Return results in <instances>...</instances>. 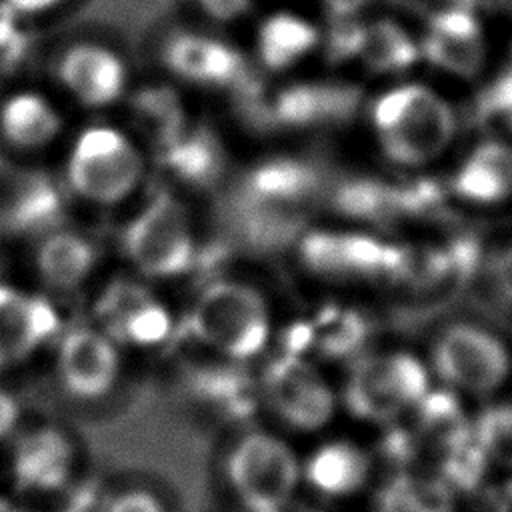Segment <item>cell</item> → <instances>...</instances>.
I'll return each instance as SVG.
<instances>
[{
	"label": "cell",
	"mask_w": 512,
	"mask_h": 512,
	"mask_svg": "<svg viewBox=\"0 0 512 512\" xmlns=\"http://www.w3.org/2000/svg\"><path fill=\"white\" fill-rule=\"evenodd\" d=\"M152 174L140 138L120 124L94 120L66 142L58 178L70 198L92 210L130 208Z\"/></svg>",
	"instance_id": "1"
},
{
	"label": "cell",
	"mask_w": 512,
	"mask_h": 512,
	"mask_svg": "<svg viewBox=\"0 0 512 512\" xmlns=\"http://www.w3.org/2000/svg\"><path fill=\"white\" fill-rule=\"evenodd\" d=\"M118 252L126 272L156 286L188 276L200 258V232L188 200L166 186L144 192L120 224Z\"/></svg>",
	"instance_id": "2"
},
{
	"label": "cell",
	"mask_w": 512,
	"mask_h": 512,
	"mask_svg": "<svg viewBox=\"0 0 512 512\" xmlns=\"http://www.w3.org/2000/svg\"><path fill=\"white\" fill-rule=\"evenodd\" d=\"M186 328L204 354L246 366L268 352L274 310L268 296L250 280L216 276L192 298Z\"/></svg>",
	"instance_id": "3"
},
{
	"label": "cell",
	"mask_w": 512,
	"mask_h": 512,
	"mask_svg": "<svg viewBox=\"0 0 512 512\" xmlns=\"http://www.w3.org/2000/svg\"><path fill=\"white\" fill-rule=\"evenodd\" d=\"M370 122L380 152L402 168L436 162L456 136V116L448 102L420 84L398 86L378 96Z\"/></svg>",
	"instance_id": "4"
},
{
	"label": "cell",
	"mask_w": 512,
	"mask_h": 512,
	"mask_svg": "<svg viewBox=\"0 0 512 512\" xmlns=\"http://www.w3.org/2000/svg\"><path fill=\"white\" fill-rule=\"evenodd\" d=\"M222 476L248 512H276L284 510L302 484V458L278 432L250 426L228 442Z\"/></svg>",
	"instance_id": "5"
},
{
	"label": "cell",
	"mask_w": 512,
	"mask_h": 512,
	"mask_svg": "<svg viewBox=\"0 0 512 512\" xmlns=\"http://www.w3.org/2000/svg\"><path fill=\"white\" fill-rule=\"evenodd\" d=\"M88 322L124 354H148L172 342L178 316L156 284L124 272L94 284Z\"/></svg>",
	"instance_id": "6"
},
{
	"label": "cell",
	"mask_w": 512,
	"mask_h": 512,
	"mask_svg": "<svg viewBox=\"0 0 512 512\" xmlns=\"http://www.w3.org/2000/svg\"><path fill=\"white\" fill-rule=\"evenodd\" d=\"M428 392V364L410 352L388 350L354 362L338 398L362 422L388 424L414 410Z\"/></svg>",
	"instance_id": "7"
},
{
	"label": "cell",
	"mask_w": 512,
	"mask_h": 512,
	"mask_svg": "<svg viewBox=\"0 0 512 512\" xmlns=\"http://www.w3.org/2000/svg\"><path fill=\"white\" fill-rule=\"evenodd\" d=\"M256 398L276 422L296 432H318L338 408V394L304 354L286 350L268 356L258 372Z\"/></svg>",
	"instance_id": "8"
},
{
	"label": "cell",
	"mask_w": 512,
	"mask_h": 512,
	"mask_svg": "<svg viewBox=\"0 0 512 512\" xmlns=\"http://www.w3.org/2000/svg\"><path fill=\"white\" fill-rule=\"evenodd\" d=\"M428 370L448 390L482 398L508 382L512 354L492 330L474 322H456L436 336Z\"/></svg>",
	"instance_id": "9"
},
{
	"label": "cell",
	"mask_w": 512,
	"mask_h": 512,
	"mask_svg": "<svg viewBox=\"0 0 512 512\" xmlns=\"http://www.w3.org/2000/svg\"><path fill=\"white\" fill-rule=\"evenodd\" d=\"M4 448L10 484L26 496H52L66 490L84 456L76 434L50 420L20 424Z\"/></svg>",
	"instance_id": "10"
},
{
	"label": "cell",
	"mask_w": 512,
	"mask_h": 512,
	"mask_svg": "<svg viewBox=\"0 0 512 512\" xmlns=\"http://www.w3.org/2000/svg\"><path fill=\"white\" fill-rule=\"evenodd\" d=\"M126 354L92 322L62 328L52 342V376L76 404L104 402L122 382Z\"/></svg>",
	"instance_id": "11"
},
{
	"label": "cell",
	"mask_w": 512,
	"mask_h": 512,
	"mask_svg": "<svg viewBox=\"0 0 512 512\" xmlns=\"http://www.w3.org/2000/svg\"><path fill=\"white\" fill-rule=\"evenodd\" d=\"M150 166L164 180L162 186L188 198L218 188L230 174L232 164L222 140L206 128H170L148 150Z\"/></svg>",
	"instance_id": "12"
},
{
	"label": "cell",
	"mask_w": 512,
	"mask_h": 512,
	"mask_svg": "<svg viewBox=\"0 0 512 512\" xmlns=\"http://www.w3.org/2000/svg\"><path fill=\"white\" fill-rule=\"evenodd\" d=\"M100 268L102 248L84 230L62 224L30 240V272L36 290L52 300L94 288Z\"/></svg>",
	"instance_id": "13"
},
{
	"label": "cell",
	"mask_w": 512,
	"mask_h": 512,
	"mask_svg": "<svg viewBox=\"0 0 512 512\" xmlns=\"http://www.w3.org/2000/svg\"><path fill=\"white\" fill-rule=\"evenodd\" d=\"M62 330L52 298L20 286L0 284V370H12L52 344Z\"/></svg>",
	"instance_id": "14"
},
{
	"label": "cell",
	"mask_w": 512,
	"mask_h": 512,
	"mask_svg": "<svg viewBox=\"0 0 512 512\" xmlns=\"http://www.w3.org/2000/svg\"><path fill=\"white\" fill-rule=\"evenodd\" d=\"M56 76L70 100L94 112L116 106L130 82L128 64L114 48L86 40L60 54Z\"/></svg>",
	"instance_id": "15"
},
{
	"label": "cell",
	"mask_w": 512,
	"mask_h": 512,
	"mask_svg": "<svg viewBox=\"0 0 512 512\" xmlns=\"http://www.w3.org/2000/svg\"><path fill=\"white\" fill-rule=\"evenodd\" d=\"M70 198L58 178L34 170L16 174L0 188L2 236L34 240L40 234L66 224Z\"/></svg>",
	"instance_id": "16"
},
{
	"label": "cell",
	"mask_w": 512,
	"mask_h": 512,
	"mask_svg": "<svg viewBox=\"0 0 512 512\" xmlns=\"http://www.w3.org/2000/svg\"><path fill=\"white\" fill-rule=\"evenodd\" d=\"M66 118L42 90L16 88L0 98V144L16 156H38L62 140Z\"/></svg>",
	"instance_id": "17"
},
{
	"label": "cell",
	"mask_w": 512,
	"mask_h": 512,
	"mask_svg": "<svg viewBox=\"0 0 512 512\" xmlns=\"http://www.w3.org/2000/svg\"><path fill=\"white\" fill-rule=\"evenodd\" d=\"M456 196L476 206H498L512 200V144L478 142L452 174Z\"/></svg>",
	"instance_id": "18"
},
{
	"label": "cell",
	"mask_w": 512,
	"mask_h": 512,
	"mask_svg": "<svg viewBox=\"0 0 512 512\" xmlns=\"http://www.w3.org/2000/svg\"><path fill=\"white\" fill-rule=\"evenodd\" d=\"M424 56L456 76H474L484 60L480 28L468 8H448L430 18Z\"/></svg>",
	"instance_id": "19"
},
{
	"label": "cell",
	"mask_w": 512,
	"mask_h": 512,
	"mask_svg": "<svg viewBox=\"0 0 512 512\" xmlns=\"http://www.w3.org/2000/svg\"><path fill=\"white\" fill-rule=\"evenodd\" d=\"M372 474V460L350 440L318 444L302 460V482L326 498H348L360 492Z\"/></svg>",
	"instance_id": "20"
},
{
	"label": "cell",
	"mask_w": 512,
	"mask_h": 512,
	"mask_svg": "<svg viewBox=\"0 0 512 512\" xmlns=\"http://www.w3.org/2000/svg\"><path fill=\"white\" fill-rule=\"evenodd\" d=\"M378 512H456L452 486L434 474L400 472L376 496Z\"/></svg>",
	"instance_id": "21"
},
{
	"label": "cell",
	"mask_w": 512,
	"mask_h": 512,
	"mask_svg": "<svg viewBox=\"0 0 512 512\" xmlns=\"http://www.w3.org/2000/svg\"><path fill=\"white\" fill-rule=\"evenodd\" d=\"M318 40L316 28L300 16L280 12L268 16L258 28V56L270 70H284L306 56Z\"/></svg>",
	"instance_id": "22"
},
{
	"label": "cell",
	"mask_w": 512,
	"mask_h": 512,
	"mask_svg": "<svg viewBox=\"0 0 512 512\" xmlns=\"http://www.w3.org/2000/svg\"><path fill=\"white\" fill-rule=\"evenodd\" d=\"M170 64L182 78L204 86L228 84L238 70V58L230 48L198 36L176 40L172 44Z\"/></svg>",
	"instance_id": "23"
},
{
	"label": "cell",
	"mask_w": 512,
	"mask_h": 512,
	"mask_svg": "<svg viewBox=\"0 0 512 512\" xmlns=\"http://www.w3.org/2000/svg\"><path fill=\"white\" fill-rule=\"evenodd\" d=\"M360 54L374 70H402L416 60L418 50L402 28L382 20L366 26Z\"/></svg>",
	"instance_id": "24"
},
{
	"label": "cell",
	"mask_w": 512,
	"mask_h": 512,
	"mask_svg": "<svg viewBox=\"0 0 512 512\" xmlns=\"http://www.w3.org/2000/svg\"><path fill=\"white\" fill-rule=\"evenodd\" d=\"M366 36V26L350 16H334L326 38V54L330 60H348L362 52Z\"/></svg>",
	"instance_id": "25"
},
{
	"label": "cell",
	"mask_w": 512,
	"mask_h": 512,
	"mask_svg": "<svg viewBox=\"0 0 512 512\" xmlns=\"http://www.w3.org/2000/svg\"><path fill=\"white\" fill-rule=\"evenodd\" d=\"M102 512H168V506L152 488L128 484L106 498Z\"/></svg>",
	"instance_id": "26"
},
{
	"label": "cell",
	"mask_w": 512,
	"mask_h": 512,
	"mask_svg": "<svg viewBox=\"0 0 512 512\" xmlns=\"http://www.w3.org/2000/svg\"><path fill=\"white\" fill-rule=\"evenodd\" d=\"M198 6L218 22H232L240 18L252 4V0H196Z\"/></svg>",
	"instance_id": "27"
},
{
	"label": "cell",
	"mask_w": 512,
	"mask_h": 512,
	"mask_svg": "<svg viewBox=\"0 0 512 512\" xmlns=\"http://www.w3.org/2000/svg\"><path fill=\"white\" fill-rule=\"evenodd\" d=\"M20 426V410L10 392L0 388V442L4 444Z\"/></svg>",
	"instance_id": "28"
},
{
	"label": "cell",
	"mask_w": 512,
	"mask_h": 512,
	"mask_svg": "<svg viewBox=\"0 0 512 512\" xmlns=\"http://www.w3.org/2000/svg\"><path fill=\"white\" fill-rule=\"evenodd\" d=\"M18 16H40L60 8L66 0H2Z\"/></svg>",
	"instance_id": "29"
},
{
	"label": "cell",
	"mask_w": 512,
	"mask_h": 512,
	"mask_svg": "<svg viewBox=\"0 0 512 512\" xmlns=\"http://www.w3.org/2000/svg\"><path fill=\"white\" fill-rule=\"evenodd\" d=\"M394 2L400 6H406L410 10H418V12L430 10L432 16L442 10H448V8H468L462 0H394Z\"/></svg>",
	"instance_id": "30"
},
{
	"label": "cell",
	"mask_w": 512,
	"mask_h": 512,
	"mask_svg": "<svg viewBox=\"0 0 512 512\" xmlns=\"http://www.w3.org/2000/svg\"><path fill=\"white\" fill-rule=\"evenodd\" d=\"M334 16H352L368 0H324Z\"/></svg>",
	"instance_id": "31"
},
{
	"label": "cell",
	"mask_w": 512,
	"mask_h": 512,
	"mask_svg": "<svg viewBox=\"0 0 512 512\" xmlns=\"http://www.w3.org/2000/svg\"><path fill=\"white\" fill-rule=\"evenodd\" d=\"M506 10H510L512 12V0H498Z\"/></svg>",
	"instance_id": "32"
},
{
	"label": "cell",
	"mask_w": 512,
	"mask_h": 512,
	"mask_svg": "<svg viewBox=\"0 0 512 512\" xmlns=\"http://www.w3.org/2000/svg\"><path fill=\"white\" fill-rule=\"evenodd\" d=\"M12 512H42V510H34V508H18V510H12Z\"/></svg>",
	"instance_id": "33"
},
{
	"label": "cell",
	"mask_w": 512,
	"mask_h": 512,
	"mask_svg": "<svg viewBox=\"0 0 512 512\" xmlns=\"http://www.w3.org/2000/svg\"><path fill=\"white\" fill-rule=\"evenodd\" d=\"M0 238H2V228H0Z\"/></svg>",
	"instance_id": "34"
},
{
	"label": "cell",
	"mask_w": 512,
	"mask_h": 512,
	"mask_svg": "<svg viewBox=\"0 0 512 512\" xmlns=\"http://www.w3.org/2000/svg\"><path fill=\"white\" fill-rule=\"evenodd\" d=\"M276 512H282V510H276Z\"/></svg>",
	"instance_id": "35"
}]
</instances>
